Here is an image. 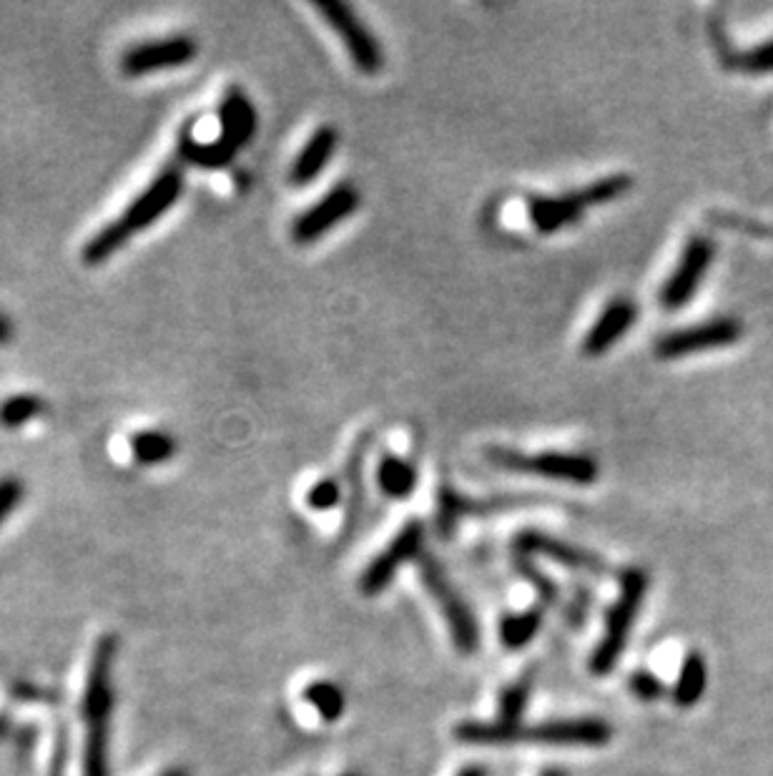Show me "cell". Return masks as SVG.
Returning a JSON list of instances; mask_svg holds the SVG:
<instances>
[{
	"label": "cell",
	"instance_id": "d6a6232c",
	"mask_svg": "<svg viewBox=\"0 0 773 776\" xmlns=\"http://www.w3.org/2000/svg\"><path fill=\"white\" fill-rule=\"evenodd\" d=\"M458 776H488V772L482 769V766H464V769L458 774Z\"/></svg>",
	"mask_w": 773,
	"mask_h": 776
},
{
	"label": "cell",
	"instance_id": "ac0fdd59",
	"mask_svg": "<svg viewBox=\"0 0 773 776\" xmlns=\"http://www.w3.org/2000/svg\"><path fill=\"white\" fill-rule=\"evenodd\" d=\"M239 152H234L227 142H221L217 136L213 142H199L197 136L191 134V126L186 124L181 136H179V158L184 164L189 166H199V168H223L234 162V156Z\"/></svg>",
	"mask_w": 773,
	"mask_h": 776
},
{
	"label": "cell",
	"instance_id": "5b68a950",
	"mask_svg": "<svg viewBox=\"0 0 773 776\" xmlns=\"http://www.w3.org/2000/svg\"><path fill=\"white\" fill-rule=\"evenodd\" d=\"M488 461L495 467H500V470L535 475V478L581 485V488L593 485L600 475L598 461L583 453H561V451L520 453V451H510V447H490Z\"/></svg>",
	"mask_w": 773,
	"mask_h": 776
},
{
	"label": "cell",
	"instance_id": "7c38bea8",
	"mask_svg": "<svg viewBox=\"0 0 773 776\" xmlns=\"http://www.w3.org/2000/svg\"><path fill=\"white\" fill-rule=\"evenodd\" d=\"M613 738V728L603 718H557V722H543L535 726H520L518 744L537 746H585L598 749Z\"/></svg>",
	"mask_w": 773,
	"mask_h": 776
},
{
	"label": "cell",
	"instance_id": "8992f818",
	"mask_svg": "<svg viewBox=\"0 0 773 776\" xmlns=\"http://www.w3.org/2000/svg\"><path fill=\"white\" fill-rule=\"evenodd\" d=\"M417 568H420V578H422V586L427 588V593H430L437 601V606H440V611L447 621V629L452 633L455 646H458L460 653L478 651L480 646L478 621H474V613L470 611L468 601H464L462 593L450 581V576L445 573L440 560L430 553H422Z\"/></svg>",
	"mask_w": 773,
	"mask_h": 776
},
{
	"label": "cell",
	"instance_id": "6da1fadb",
	"mask_svg": "<svg viewBox=\"0 0 773 776\" xmlns=\"http://www.w3.org/2000/svg\"><path fill=\"white\" fill-rule=\"evenodd\" d=\"M181 194H184L181 166L166 164L161 172L156 174V179L148 184L132 204H128L121 217L108 221L104 229H98L86 241V247L81 251L83 265L88 267L104 265V261L114 257L116 251L124 249L136 234H142L144 229H148L152 224L161 219L166 211L174 209L176 201L181 199Z\"/></svg>",
	"mask_w": 773,
	"mask_h": 776
},
{
	"label": "cell",
	"instance_id": "e575fe53",
	"mask_svg": "<svg viewBox=\"0 0 773 776\" xmlns=\"http://www.w3.org/2000/svg\"><path fill=\"white\" fill-rule=\"evenodd\" d=\"M166 776H186L184 772H179V769H176V772H169V774H166Z\"/></svg>",
	"mask_w": 773,
	"mask_h": 776
},
{
	"label": "cell",
	"instance_id": "9c48e42d",
	"mask_svg": "<svg viewBox=\"0 0 773 776\" xmlns=\"http://www.w3.org/2000/svg\"><path fill=\"white\" fill-rule=\"evenodd\" d=\"M713 257H715V247L711 239L708 237L688 239V245L683 247L676 269L666 279V284L660 287L658 299L666 312H678L691 302V299L698 294V289H701L708 269L713 265Z\"/></svg>",
	"mask_w": 773,
	"mask_h": 776
},
{
	"label": "cell",
	"instance_id": "e0dca14e",
	"mask_svg": "<svg viewBox=\"0 0 773 776\" xmlns=\"http://www.w3.org/2000/svg\"><path fill=\"white\" fill-rule=\"evenodd\" d=\"M340 134L332 126H320L314 134L306 138L302 152L296 154L292 172H289V182L294 186H306L320 176L324 168L330 166L334 152H337Z\"/></svg>",
	"mask_w": 773,
	"mask_h": 776
},
{
	"label": "cell",
	"instance_id": "2e32d148",
	"mask_svg": "<svg viewBox=\"0 0 773 776\" xmlns=\"http://www.w3.org/2000/svg\"><path fill=\"white\" fill-rule=\"evenodd\" d=\"M259 116L251 99L239 86L227 89L219 106V138L241 152L257 134Z\"/></svg>",
	"mask_w": 773,
	"mask_h": 776
},
{
	"label": "cell",
	"instance_id": "603a6c76",
	"mask_svg": "<svg viewBox=\"0 0 773 776\" xmlns=\"http://www.w3.org/2000/svg\"><path fill=\"white\" fill-rule=\"evenodd\" d=\"M132 453L136 463L161 465L176 455V437L164 430H142L132 437Z\"/></svg>",
	"mask_w": 773,
	"mask_h": 776
},
{
	"label": "cell",
	"instance_id": "d6986e66",
	"mask_svg": "<svg viewBox=\"0 0 773 776\" xmlns=\"http://www.w3.org/2000/svg\"><path fill=\"white\" fill-rule=\"evenodd\" d=\"M417 480H420V475H417L415 463H409L407 457L399 455H385L377 465V485L382 495H387V498L393 500H405L417 490Z\"/></svg>",
	"mask_w": 773,
	"mask_h": 776
},
{
	"label": "cell",
	"instance_id": "44dd1931",
	"mask_svg": "<svg viewBox=\"0 0 773 776\" xmlns=\"http://www.w3.org/2000/svg\"><path fill=\"white\" fill-rule=\"evenodd\" d=\"M520 726H510L502 722H462L455 728V736L464 744H478V746H512L518 744Z\"/></svg>",
	"mask_w": 773,
	"mask_h": 776
},
{
	"label": "cell",
	"instance_id": "484cf974",
	"mask_svg": "<svg viewBox=\"0 0 773 776\" xmlns=\"http://www.w3.org/2000/svg\"><path fill=\"white\" fill-rule=\"evenodd\" d=\"M530 694H533V673H523V676L512 681V684L502 691L498 722L518 726L520 718H523V714H525Z\"/></svg>",
	"mask_w": 773,
	"mask_h": 776
},
{
	"label": "cell",
	"instance_id": "d590c367",
	"mask_svg": "<svg viewBox=\"0 0 773 776\" xmlns=\"http://www.w3.org/2000/svg\"><path fill=\"white\" fill-rule=\"evenodd\" d=\"M344 776H359V774H344Z\"/></svg>",
	"mask_w": 773,
	"mask_h": 776
},
{
	"label": "cell",
	"instance_id": "4316f807",
	"mask_svg": "<svg viewBox=\"0 0 773 776\" xmlns=\"http://www.w3.org/2000/svg\"><path fill=\"white\" fill-rule=\"evenodd\" d=\"M515 570L520 576L525 578V581L535 588V593L540 596V601L545 606H555L557 598H561V591H557V586L551 576L545 573L543 568L535 563V558L515 553Z\"/></svg>",
	"mask_w": 773,
	"mask_h": 776
},
{
	"label": "cell",
	"instance_id": "d4e9b609",
	"mask_svg": "<svg viewBox=\"0 0 773 776\" xmlns=\"http://www.w3.org/2000/svg\"><path fill=\"white\" fill-rule=\"evenodd\" d=\"M45 413V402L39 395H13L0 402V427L18 430Z\"/></svg>",
	"mask_w": 773,
	"mask_h": 776
},
{
	"label": "cell",
	"instance_id": "277c9868",
	"mask_svg": "<svg viewBox=\"0 0 773 776\" xmlns=\"http://www.w3.org/2000/svg\"><path fill=\"white\" fill-rule=\"evenodd\" d=\"M648 593V576L643 568H628L620 576V593L616 603L610 606L608 615H605V631L603 639L595 649L591 659V671L595 676H605L616 669L618 659L626 651L628 635L633 631V623L638 619V611L643 606V598Z\"/></svg>",
	"mask_w": 773,
	"mask_h": 776
},
{
	"label": "cell",
	"instance_id": "ffe728a7",
	"mask_svg": "<svg viewBox=\"0 0 773 776\" xmlns=\"http://www.w3.org/2000/svg\"><path fill=\"white\" fill-rule=\"evenodd\" d=\"M706 684H708L706 659L698 651H688L686 659H683L681 673H678V684L673 689L676 706H681V708L696 706L698 701H701V696L706 694Z\"/></svg>",
	"mask_w": 773,
	"mask_h": 776
},
{
	"label": "cell",
	"instance_id": "836d02e7",
	"mask_svg": "<svg viewBox=\"0 0 773 776\" xmlns=\"http://www.w3.org/2000/svg\"><path fill=\"white\" fill-rule=\"evenodd\" d=\"M543 776H565V772H561V769H547Z\"/></svg>",
	"mask_w": 773,
	"mask_h": 776
},
{
	"label": "cell",
	"instance_id": "30bf717a",
	"mask_svg": "<svg viewBox=\"0 0 773 776\" xmlns=\"http://www.w3.org/2000/svg\"><path fill=\"white\" fill-rule=\"evenodd\" d=\"M362 194L354 184L342 182L322 196L314 207L304 209L292 224V237L296 245H314L324 234L337 229L344 219H349L359 209Z\"/></svg>",
	"mask_w": 773,
	"mask_h": 776
},
{
	"label": "cell",
	"instance_id": "7a4b0ae2",
	"mask_svg": "<svg viewBox=\"0 0 773 776\" xmlns=\"http://www.w3.org/2000/svg\"><path fill=\"white\" fill-rule=\"evenodd\" d=\"M118 656L116 635H101L91 656V669L83 691V724H86V744H83V776H111L108 766V736L111 714H114V666Z\"/></svg>",
	"mask_w": 773,
	"mask_h": 776
},
{
	"label": "cell",
	"instance_id": "4fadbf2b",
	"mask_svg": "<svg viewBox=\"0 0 773 776\" xmlns=\"http://www.w3.org/2000/svg\"><path fill=\"white\" fill-rule=\"evenodd\" d=\"M199 53V43L191 39V35H169V39H158V41H146L132 45L121 59V71L126 76L138 79L148 76V73L158 71H171L181 69V65H189Z\"/></svg>",
	"mask_w": 773,
	"mask_h": 776
},
{
	"label": "cell",
	"instance_id": "cb8c5ba5",
	"mask_svg": "<svg viewBox=\"0 0 773 776\" xmlns=\"http://www.w3.org/2000/svg\"><path fill=\"white\" fill-rule=\"evenodd\" d=\"M304 701L330 724L337 722L344 714V708H347L344 691L334 684V681H312V684L304 689Z\"/></svg>",
	"mask_w": 773,
	"mask_h": 776
},
{
	"label": "cell",
	"instance_id": "1f68e13d",
	"mask_svg": "<svg viewBox=\"0 0 773 776\" xmlns=\"http://www.w3.org/2000/svg\"><path fill=\"white\" fill-rule=\"evenodd\" d=\"M13 337H15V330H13L11 317H6L3 312H0V348H6V344H11V342H13Z\"/></svg>",
	"mask_w": 773,
	"mask_h": 776
},
{
	"label": "cell",
	"instance_id": "7402d4cb",
	"mask_svg": "<svg viewBox=\"0 0 773 776\" xmlns=\"http://www.w3.org/2000/svg\"><path fill=\"white\" fill-rule=\"evenodd\" d=\"M543 625V609H527L523 613L505 615L500 623V641L508 651L525 649Z\"/></svg>",
	"mask_w": 773,
	"mask_h": 776
},
{
	"label": "cell",
	"instance_id": "4dcf8cb0",
	"mask_svg": "<svg viewBox=\"0 0 773 776\" xmlns=\"http://www.w3.org/2000/svg\"><path fill=\"white\" fill-rule=\"evenodd\" d=\"M25 498V485L15 475H6L0 478V526L13 516L18 510V505Z\"/></svg>",
	"mask_w": 773,
	"mask_h": 776
},
{
	"label": "cell",
	"instance_id": "8fae6325",
	"mask_svg": "<svg viewBox=\"0 0 773 776\" xmlns=\"http://www.w3.org/2000/svg\"><path fill=\"white\" fill-rule=\"evenodd\" d=\"M422 544L425 526L420 520H407L405 526L397 530V536L389 540L387 548L365 568V573L359 578V591L365 596H377L385 591L407 560L422 556Z\"/></svg>",
	"mask_w": 773,
	"mask_h": 776
},
{
	"label": "cell",
	"instance_id": "52a82bcc",
	"mask_svg": "<svg viewBox=\"0 0 773 776\" xmlns=\"http://www.w3.org/2000/svg\"><path fill=\"white\" fill-rule=\"evenodd\" d=\"M314 8L327 21L332 31L340 35L344 49L352 55V63L357 65V71L367 73V76H375V73L382 71L385 51H382L375 33L359 21V15L347 3H342V0H322V3H314Z\"/></svg>",
	"mask_w": 773,
	"mask_h": 776
},
{
	"label": "cell",
	"instance_id": "ba28073f",
	"mask_svg": "<svg viewBox=\"0 0 773 776\" xmlns=\"http://www.w3.org/2000/svg\"><path fill=\"white\" fill-rule=\"evenodd\" d=\"M743 322L735 317H713L701 324L683 327L660 337L656 342V358L660 360H681L688 354H701L731 348L743 337Z\"/></svg>",
	"mask_w": 773,
	"mask_h": 776
},
{
	"label": "cell",
	"instance_id": "3957f363",
	"mask_svg": "<svg viewBox=\"0 0 773 776\" xmlns=\"http://www.w3.org/2000/svg\"><path fill=\"white\" fill-rule=\"evenodd\" d=\"M633 189V179L626 174H613L593 182L583 189L561 196H530L527 214L540 234H555L581 221L585 214L603 204H610Z\"/></svg>",
	"mask_w": 773,
	"mask_h": 776
},
{
	"label": "cell",
	"instance_id": "f1b7e54d",
	"mask_svg": "<svg viewBox=\"0 0 773 776\" xmlns=\"http://www.w3.org/2000/svg\"><path fill=\"white\" fill-rule=\"evenodd\" d=\"M340 503H342V488L334 478L316 480L310 488V493H306V505H310L312 510L324 513V510L337 508Z\"/></svg>",
	"mask_w": 773,
	"mask_h": 776
},
{
	"label": "cell",
	"instance_id": "9a60e30c",
	"mask_svg": "<svg viewBox=\"0 0 773 776\" xmlns=\"http://www.w3.org/2000/svg\"><path fill=\"white\" fill-rule=\"evenodd\" d=\"M638 320V304L633 299H613L598 314V320L583 337L585 358H603L626 337Z\"/></svg>",
	"mask_w": 773,
	"mask_h": 776
},
{
	"label": "cell",
	"instance_id": "5bb4252c",
	"mask_svg": "<svg viewBox=\"0 0 773 776\" xmlns=\"http://www.w3.org/2000/svg\"><path fill=\"white\" fill-rule=\"evenodd\" d=\"M515 553L530 558H551L555 563L573 570H585V573H605L603 560L581 546L565 544V540L547 536L540 530H523L515 538Z\"/></svg>",
	"mask_w": 773,
	"mask_h": 776
},
{
	"label": "cell",
	"instance_id": "83f0119b",
	"mask_svg": "<svg viewBox=\"0 0 773 776\" xmlns=\"http://www.w3.org/2000/svg\"><path fill=\"white\" fill-rule=\"evenodd\" d=\"M733 65L739 71L753 73V76H763V73H773V39L766 43H759L756 49L735 55Z\"/></svg>",
	"mask_w": 773,
	"mask_h": 776
},
{
	"label": "cell",
	"instance_id": "f546056e",
	"mask_svg": "<svg viewBox=\"0 0 773 776\" xmlns=\"http://www.w3.org/2000/svg\"><path fill=\"white\" fill-rule=\"evenodd\" d=\"M628 689H630V694H633V696H636L638 701H646V704H650V701H658L660 696L666 694L664 681H660V679L656 676V673L643 671V669L630 673Z\"/></svg>",
	"mask_w": 773,
	"mask_h": 776
}]
</instances>
